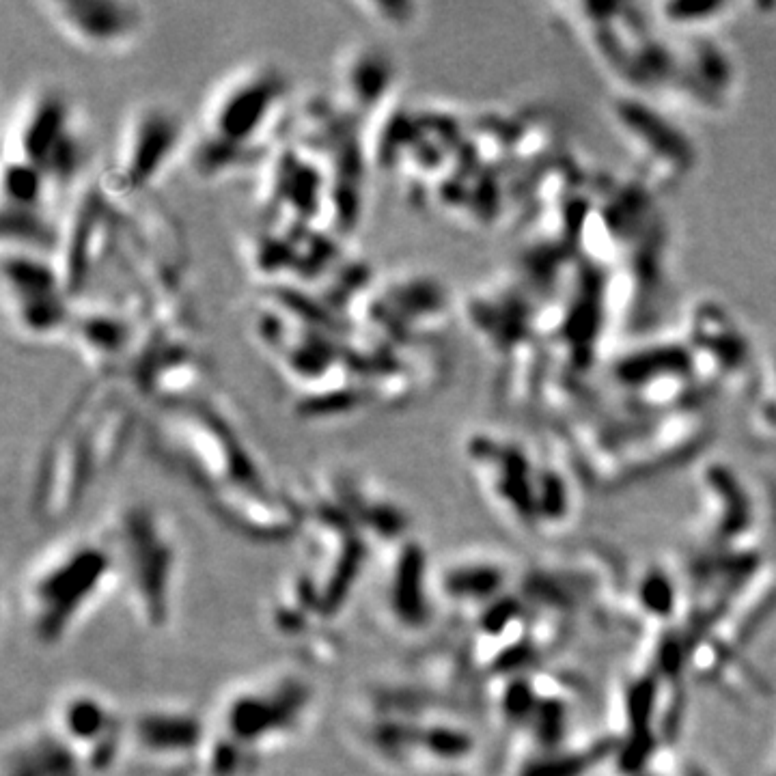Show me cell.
<instances>
[{"label":"cell","instance_id":"cell-3","mask_svg":"<svg viewBox=\"0 0 776 776\" xmlns=\"http://www.w3.org/2000/svg\"><path fill=\"white\" fill-rule=\"evenodd\" d=\"M91 149L89 121L59 82L37 80L18 97L5 126V162L31 166L69 203L85 186Z\"/></svg>","mask_w":776,"mask_h":776},{"label":"cell","instance_id":"cell-6","mask_svg":"<svg viewBox=\"0 0 776 776\" xmlns=\"http://www.w3.org/2000/svg\"><path fill=\"white\" fill-rule=\"evenodd\" d=\"M313 703L315 690L307 677L274 671L231 688L220 699L216 725L210 731L255 768L263 753L276 751L298 736Z\"/></svg>","mask_w":776,"mask_h":776},{"label":"cell","instance_id":"cell-5","mask_svg":"<svg viewBox=\"0 0 776 776\" xmlns=\"http://www.w3.org/2000/svg\"><path fill=\"white\" fill-rule=\"evenodd\" d=\"M113 546L130 606L145 628L169 626L175 606L177 542L171 522L147 503L123 505L102 531Z\"/></svg>","mask_w":776,"mask_h":776},{"label":"cell","instance_id":"cell-14","mask_svg":"<svg viewBox=\"0 0 776 776\" xmlns=\"http://www.w3.org/2000/svg\"><path fill=\"white\" fill-rule=\"evenodd\" d=\"M315 488L332 498L348 514L369 542L391 548L410 535V516L397 498L380 483L350 468L328 470Z\"/></svg>","mask_w":776,"mask_h":776},{"label":"cell","instance_id":"cell-20","mask_svg":"<svg viewBox=\"0 0 776 776\" xmlns=\"http://www.w3.org/2000/svg\"><path fill=\"white\" fill-rule=\"evenodd\" d=\"M451 776H453V774H451Z\"/></svg>","mask_w":776,"mask_h":776},{"label":"cell","instance_id":"cell-19","mask_svg":"<svg viewBox=\"0 0 776 776\" xmlns=\"http://www.w3.org/2000/svg\"><path fill=\"white\" fill-rule=\"evenodd\" d=\"M770 776H776V766H774V770H772V774Z\"/></svg>","mask_w":776,"mask_h":776},{"label":"cell","instance_id":"cell-2","mask_svg":"<svg viewBox=\"0 0 776 776\" xmlns=\"http://www.w3.org/2000/svg\"><path fill=\"white\" fill-rule=\"evenodd\" d=\"M291 104V80L279 63L255 59L231 69L203 100L188 151L192 171L216 182L266 164Z\"/></svg>","mask_w":776,"mask_h":776},{"label":"cell","instance_id":"cell-9","mask_svg":"<svg viewBox=\"0 0 776 776\" xmlns=\"http://www.w3.org/2000/svg\"><path fill=\"white\" fill-rule=\"evenodd\" d=\"M100 481L87 432L85 406L76 395L37 460L31 483L33 516L41 524L67 520Z\"/></svg>","mask_w":776,"mask_h":776},{"label":"cell","instance_id":"cell-8","mask_svg":"<svg viewBox=\"0 0 776 776\" xmlns=\"http://www.w3.org/2000/svg\"><path fill=\"white\" fill-rule=\"evenodd\" d=\"M3 307L22 343H67L76 300L54 257L3 248Z\"/></svg>","mask_w":776,"mask_h":776},{"label":"cell","instance_id":"cell-17","mask_svg":"<svg viewBox=\"0 0 776 776\" xmlns=\"http://www.w3.org/2000/svg\"><path fill=\"white\" fill-rule=\"evenodd\" d=\"M505 567L488 557H462L442 567L436 587L449 602L470 606L492 600L505 585Z\"/></svg>","mask_w":776,"mask_h":776},{"label":"cell","instance_id":"cell-16","mask_svg":"<svg viewBox=\"0 0 776 776\" xmlns=\"http://www.w3.org/2000/svg\"><path fill=\"white\" fill-rule=\"evenodd\" d=\"M3 776H91L50 723L20 729L7 740Z\"/></svg>","mask_w":776,"mask_h":776},{"label":"cell","instance_id":"cell-10","mask_svg":"<svg viewBox=\"0 0 776 776\" xmlns=\"http://www.w3.org/2000/svg\"><path fill=\"white\" fill-rule=\"evenodd\" d=\"M67 46L97 59H123L145 44L149 7L136 0H39L33 3Z\"/></svg>","mask_w":776,"mask_h":776},{"label":"cell","instance_id":"cell-13","mask_svg":"<svg viewBox=\"0 0 776 776\" xmlns=\"http://www.w3.org/2000/svg\"><path fill=\"white\" fill-rule=\"evenodd\" d=\"M436 576L429 570L427 552L417 539H404L388 548L380 587L382 611L399 632H421L434 619Z\"/></svg>","mask_w":776,"mask_h":776},{"label":"cell","instance_id":"cell-18","mask_svg":"<svg viewBox=\"0 0 776 776\" xmlns=\"http://www.w3.org/2000/svg\"><path fill=\"white\" fill-rule=\"evenodd\" d=\"M348 9L363 16L384 33H406L419 20V5L414 3H350Z\"/></svg>","mask_w":776,"mask_h":776},{"label":"cell","instance_id":"cell-7","mask_svg":"<svg viewBox=\"0 0 776 776\" xmlns=\"http://www.w3.org/2000/svg\"><path fill=\"white\" fill-rule=\"evenodd\" d=\"M190 143L192 128L175 104L160 97L136 102L119 123L102 186L121 203H134L188 158Z\"/></svg>","mask_w":776,"mask_h":776},{"label":"cell","instance_id":"cell-4","mask_svg":"<svg viewBox=\"0 0 776 776\" xmlns=\"http://www.w3.org/2000/svg\"><path fill=\"white\" fill-rule=\"evenodd\" d=\"M121 580L104 533L54 548L26 574L20 611L33 641L54 647Z\"/></svg>","mask_w":776,"mask_h":776},{"label":"cell","instance_id":"cell-12","mask_svg":"<svg viewBox=\"0 0 776 776\" xmlns=\"http://www.w3.org/2000/svg\"><path fill=\"white\" fill-rule=\"evenodd\" d=\"M337 104L356 121H367V141L376 143L384 123L395 113L397 61L373 41H356L337 59Z\"/></svg>","mask_w":776,"mask_h":776},{"label":"cell","instance_id":"cell-15","mask_svg":"<svg viewBox=\"0 0 776 776\" xmlns=\"http://www.w3.org/2000/svg\"><path fill=\"white\" fill-rule=\"evenodd\" d=\"M210 736L199 714L175 705H154L128 718V744L151 759L179 761L199 757Z\"/></svg>","mask_w":776,"mask_h":776},{"label":"cell","instance_id":"cell-1","mask_svg":"<svg viewBox=\"0 0 776 776\" xmlns=\"http://www.w3.org/2000/svg\"><path fill=\"white\" fill-rule=\"evenodd\" d=\"M149 427L160 460L229 531L255 544H281L300 531V496L276 488L251 440L210 395L158 404Z\"/></svg>","mask_w":776,"mask_h":776},{"label":"cell","instance_id":"cell-11","mask_svg":"<svg viewBox=\"0 0 776 776\" xmlns=\"http://www.w3.org/2000/svg\"><path fill=\"white\" fill-rule=\"evenodd\" d=\"M48 723L91 776L106 774L128 746V718L93 690H69L54 705Z\"/></svg>","mask_w":776,"mask_h":776}]
</instances>
